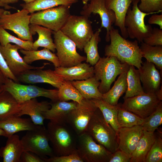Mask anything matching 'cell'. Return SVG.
<instances>
[{
  "label": "cell",
  "instance_id": "7dc6e473",
  "mask_svg": "<svg viewBox=\"0 0 162 162\" xmlns=\"http://www.w3.org/2000/svg\"><path fill=\"white\" fill-rule=\"evenodd\" d=\"M20 162H45L44 159L37 154L27 151L22 153Z\"/></svg>",
  "mask_w": 162,
  "mask_h": 162
},
{
  "label": "cell",
  "instance_id": "836d02e7",
  "mask_svg": "<svg viewBox=\"0 0 162 162\" xmlns=\"http://www.w3.org/2000/svg\"><path fill=\"white\" fill-rule=\"evenodd\" d=\"M140 48L142 57L154 64L162 73V46H151L142 42Z\"/></svg>",
  "mask_w": 162,
  "mask_h": 162
},
{
  "label": "cell",
  "instance_id": "83f0119b",
  "mask_svg": "<svg viewBox=\"0 0 162 162\" xmlns=\"http://www.w3.org/2000/svg\"><path fill=\"white\" fill-rule=\"evenodd\" d=\"M127 72L119 75L112 88L106 93L102 94V100L112 105L118 104L119 98L126 92L127 89Z\"/></svg>",
  "mask_w": 162,
  "mask_h": 162
},
{
  "label": "cell",
  "instance_id": "484cf974",
  "mask_svg": "<svg viewBox=\"0 0 162 162\" xmlns=\"http://www.w3.org/2000/svg\"><path fill=\"white\" fill-rule=\"evenodd\" d=\"M30 32L32 35L37 33L38 39L33 42L34 50H38L39 47H43L53 52L56 50V46L52 37L53 31L42 26L35 24L30 25Z\"/></svg>",
  "mask_w": 162,
  "mask_h": 162
},
{
  "label": "cell",
  "instance_id": "7402d4cb",
  "mask_svg": "<svg viewBox=\"0 0 162 162\" xmlns=\"http://www.w3.org/2000/svg\"><path fill=\"white\" fill-rule=\"evenodd\" d=\"M38 126L31 119L22 118L16 115L0 120V128L5 132L7 138L20 131L34 129Z\"/></svg>",
  "mask_w": 162,
  "mask_h": 162
},
{
  "label": "cell",
  "instance_id": "5bb4252c",
  "mask_svg": "<svg viewBox=\"0 0 162 162\" xmlns=\"http://www.w3.org/2000/svg\"><path fill=\"white\" fill-rule=\"evenodd\" d=\"M22 49L17 45L8 44L5 46L0 44V51L10 70L16 76L29 70L43 69L46 64L41 67H35L27 64L20 55L18 50Z\"/></svg>",
  "mask_w": 162,
  "mask_h": 162
},
{
  "label": "cell",
  "instance_id": "d6986e66",
  "mask_svg": "<svg viewBox=\"0 0 162 162\" xmlns=\"http://www.w3.org/2000/svg\"><path fill=\"white\" fill-rule=\"evenodd\" d=\"M51 107V103L38 102L36 98L30 99L20 104V110L17 116H29L33 122L37 125H44V113Z\"/></svg>",
  "mask_w": 162,
  "mask_h": 162
},
{
  "label": "cell",
  "instance_id": "9c48e42d",
  "mask_svg": "<svg viewBox=\"0 0 162 162\" xmlns=\"http://www.w3.org/2000/svg\"><path fill=\"white\" fill-rule=\"evenodd\" d=\"M24 9L13 14L4 10L0 16V26L13 31L22 40L33 41L29 27L30 15Z\"/></svg>",
  "mask_w": 162,
  "mask_h": 162
},
{
  "label": "cell",
  "instance_id": "603a6c76",
  "mask_svg": "<svg viewBox=\"0 0 162 162\" xmlns=\"http://www.w3.org/2000/svg\"><path fill=\"white\" fill-rule=\"evenodd\" d=\"M133 0H104L106 8L115 13L116 16L115 25L119 28L122 37L125 39L128 36L124 22L127 10Z\"/></svg>",
  "mask_w": 162,
  "mask_h": 162
},
{
  "label": "cell",
  "instance_id": "9f6ffc18",
  "mask_svg": "<svg viewBox=\"0 0 162 162\" xmlns=\"http://www.w3.org/2000/svg\"><path fill=\"white\" fill-rule=\"evenodd\" d=\"M83 4L84 5H86L88 3V2L90 0H82Z\"/></svg>",
  "mask_w": 162,
  "mask_h": 162
},
{
  "label": "cell",
  "instance_id": "6f0895ef",
  "mask_svg": "<svg viewBox=\"0 0 162 162\" xmlns=\"http://www.w3.org/2000/svg\"><path fill=\"white\" fill-rule=\"evenodd\" d=\"M4 10V9L2 8L0 9V16L3 13Z\"/></svg>",
  "mask_w": 162,
  "mask_h": 162
},
{
  "label": "cell",
  "instance_id": "7c38bea8",
  "mask_svg": "<svg viewBox=\"0 0 162 162\" xmlns=\"http://www.w3.org/2000/svg\"><path fill=\"white\" fill-rule=\"evenodd\" d=\"M121 107L144 119L152 114L162 101L156 93H144L124 100Z\"/></svg>",
  "mask_w": 162,
  "mask_h": 162
},
{
  "label": "cell",
  "instance_id": "cb8c5ba5",
  "mask_svg": "<svg viewBox=\"0 0 162 162\" xmlns=\"http://www.w3.org/2000/svg\"><path fill=\"white\" fill-rule=\"evenodd\" d=\"M8 138L5 145L0 149V156L4 162H20L24 151L19 136L14 134Z\"/></svg>",
  "mask_w": 162,
  "mask_h": 162
},
{
  "label": "cell",
  "instance_id": "db71d44e",
  "mask_svg": "<svg viewBox=\"0 0 162 162\" xmlns=\"http://www.w3.org/2000/svg\"><path fill=\"white\" fill-rule=\"evenodd\" d=\"M2 136L6 137V135L3 130L0 128V136Z\"/></svg>",
  "mask_w": 162,
  "mask_h": 162
},
{
  "label": "cell",
  "instance_id": "816d5d0a",
  "mask_svg": "<svg viewBox=\"0 0 162 162\" xmlns=\"http://www.w3.org/2000/svg\"><path fill=\"white\" fill-rule=\"evenodd\" d=\"M18 0H0V2L3 4L8 5L10 4H14L18 2Z\"/></svg>",
  "mask_w": 162,
  "mask_h": 162
},
{
  "label": "cell",
  "instance_id": "60d3db41",
  "mask_svg": "<svg viewBox=\"0 0 162 162\" xmlns=\"http://www.w3.org/2000/svg\"><path fill=\"white\" fill-rule=\"evenodd\" d=\"M162 124V102L156 110L150 116L144 119L141 125L143 130L154 133L158 127Z\"/></svg>",
  "mask_w": 162,
  "mask_h": 162
},
{
  "label": "cell",
  "instance_id": "3957f363",
  "mask_svg": "<svg viewBox=\"0 0 162 162\" xmlns=\"http://www.w3.org/2000/svg\"><path fill=\"white\" fill-rule=\"evenodd\" d=\"M94 76L100 80L98 88L102 94L106 93L117 76L128 70L130 65L122 63L113 56L100 57L94 65Z\"/></svg>",
  "mask_w": 162,
  "mask_h": 162
},
{
  "label": "cell",
  "instance_id": "ac0fdd59",
  "mask_svg": "<svg viewBox=\"0 0 162 162\" xmlns=\"http://www.w3.org/2000/svg\"><path fill=\"white\" fill-rule=\"evenodd\" d=\"M138 69L141 82L145 93H156L160 88V73L153 63L146 61Z\"/></svg>",
  "mask_w": 162,
  "mask_h": 162
},
{
  "label": "cell",
  "instance_id": "d590c367",
  "mask_svg": "<svg viewBox=\"0 0 162 162\" xmlns=\"http://www.w3.org/2000/svg\"><path fill=\"white\" fill-rule=\"evenodd\" d=\"M2 88L9 92L19 104L31 99L23 85L16 82L9 78H6Z\"/></svg>",
  "mask_w": 162,
  "mask_h": 162
},
{
  "label": "cell",
  "instance_id": "ba28073f",
  "mask_svg": "<svg viewBox=\"0 0 162 162\" xmlns=\"http://www.w3.org/2000/svg\"><path fill=\"white\" fill-rule=\"evenodd\" d=\"M140 0H133L132 9L130 7L125 17L124 24L128 37L136 39L140 43L150 35L153 28L150 25H146L145 17L151 14L141 11L138 7Z\"/></svg>",
  "mask_w": 162,
  "mask_h": 162
},
{
  "label": "cell",
  "instance_id": "c3c4849f",
  "mask_svg": "<svg viewBox=\"0 0 162 162\" xmlns=\"http://www.w3.org/2000/svg\"><path fill=\"white\" fill-rule=\"evenodd\" d=\"M131 158L124 152L118 149L114 153L109 162H130Z\"/></svg>",
  "mask_w": 162,
  "mask_h": 162
},
{
  "label": "cell",
  "instance_id": "e0dca14e",
  "mask_svg": "<svg viewBox=\"0 0 162 162\" xmlns=\"http://www.w3.org/2000/svg\"><path fill=\"white\" fill-rule=\"evenodd\" d=\"M143 130L141 125L130 128H120L117 132L118 149L124 152L131 158L142 134Z\"/></svg>",
  "mask_w": 162,
  "mask_h": 162
},
{
  "label": "cell",
  "instance_id": "e575fe53",
  "mask_svg": "<svg viewBox=\"0 0 162 162\" xmlns=\"http://www.w3.org/2000/svg\"><path fill=\"white\" fill-rule=\"evenodd\" d=\"M101 32L100 28L98 29L83 48L86 55V62L92 66L94 65L100 58L98 51V45L100 40L99 35Z\"/></svg>",
  "mask_w": 162,
  "mask_h": 162
},
{
  "label": "cell",
  "instance_id": "8fae6325",
  "mask_svg": "<svg viewBox=\"0 0 162 162\" xmlns=\"http://www.w3.org/2000/svg\"><path fill=\"white\" fill-rule=\"evenodd\" d=\"M52 32L56 55L60 66L70 67L86 60V57L80 55L77 52L75 43L61 30Z\"/></svg>",
  "mask_w": 162,
  "mask_h": 162
},
{
  "label": "cell",
  "instance_id": "277c9868",
  "mask_svg": "<svg viewBox=\"0 0 162 162\" xmlns=\"http://www.w3.org/2000/svg\"><path fill=\"white\" fill-rule=\"evenodd\" d=\"M65 123L50 121L47 124L49 140L53 152L57 156L76 152L77 145L75 140Z\"/></svg>",
  "mask_w": 162,
  "mask_h": 162
},
{
  "label": "cell",
  "instance_id": "4dcf8cb0",
  "mask_svg": "<svg viewBox=\"0 0 162 162\" xmlns=\"http://www.w3.org/2000/svg\"><path fill=\"white\" fill-rule=\"evenodd\" d=\"M20 51L24 55L23 59L28 64H30L37 60H44L51 62L55 67L60 66L59 61L56 54L48 49L44 48L39 50H27L21 49Z\"/></svg>",
  "mask_w": 162,
  "mask_h": 162
},
{
  "label": "cell",
  "instance_id": "f5cc1de1",
  "mask_svg": "<svg viewBox=\"0 0 162 162\" xmlns=\"http://www.w3.org/2000/svg\"><path fill=\"white\" fill-rule=\"evenodd\" d=\"M0 7H3L5 9H17L16 8L10 6L9 5L4 4L0 2Z\"/></svg>",
  "mask_w": 162,
  "mask_h": 162
},
{
  "label": "cell",
  "instance_id": "2e32d148",
  "mask_svg": "<svg viewBox=\"0 0 162 162\" xmlns=\"http://www.w3.org/2000/svg\"><path fill=\"white\" fill-rule=\"evenodd\" d=\"M43 69L29 70L17 76L19 82L36 84L46 83L58 89L65 81L62 77L54 70L51 69L43 70Z\"/></svg>",
  "mask_w": 162,
  "mask_h": 162
},
{
  "label": "cell",
  "instance_id": "f35d334b",
  "mask_svg": "<svg viewBox=\"0 0 162 162\" xmlns=\"http://www.w3.org/2000/svg\"><path fill=\"white\" fill-rule=\"evenodd\" d=\"M23 86L30 99L42 97L50 99L52 102L59 100L58 90L46 89L31 85Z\"/></svg>",
  "mask_w": 162,
  "mask_h": 162
},
{
  "label": "cell",
  "instance_id": "30bf717a",
  "mask_svg": "<svg viewBox=\"0 0 162 162\" xmlns=\"http://www.w3.org/2000/svg\"><path fill=\"white\" fill-rule=\"evenodd\" d=\"M76 152L86 162H109L112 155L86 132L78 135Z\"/></svg>",
  "mask_w": 162,
  "mask_h": 162
},
{
  "label": "cell",
  "instance_id": "681fc988",
  "mask_svg": "<svg viewBox=\"0 0 162 162\" xmlns=\"http://www.w3.org/2000/svg\"><path fill=\"white\" fill-rule=\"evenodd\" d=\"M150 24H157L159 25L160 29H162V14H153L151 16L148 21Z\"/></svg>",
  "mask_w": 162,
  "mask_h": 162
},
{
  "label": "cell",
  "instance_id": "7bdbcfd3",
  "mask_svg": "<svg viewBox=\"0 0 162 162\" xmlns=\"http://www.w3.org/2000/svg\"><path fill=\"white\" fill-rule=\"evenodd\" d=\"M138 5L142 12L151 14L162 11V0H140Z\"/></svg>",
  "mask_w": 162,
  "mask_h": 162
},
{
  "label": "cell",
  "instance_id": "ffe728a7",
  "mask_svg": "<svg viewBox=\"0 0 162 162\" xmlns=\"http://www.w3.org/2000/svg\"><path fill=\"white\" fill-rule=\"evenodd\" d=\"M54 71L65 81L85 80L94 76V67L86 63L69 67H55Z\"/></svg>",
  "mask_w": 162,
  "mask_h": 162
},
{
  "label": "cell",
  "instance_id": "ee69618b",
  "mask_svg": "<svg viewBox=\"0 0 162 162\" xmlns=\"http://www.w3.org/2000/svg\"><path fill=\"white\" fill-rule=\"evenodd\" d=\"M143 42L151 46H162V30L154 28L151 34L144 39Z\"/></svg>",
  "mask_w": 162,
  "mask_h": 162
},
{
  "label": "cell",
  "instance_id": "ab89813d",
  "mask_svg": "<svg viewBox=\"0 0 162 162\" xmlns=\"http://www.w3.org/2000/svg\"><path fill=\"white\" fill-rule=\"evenodd\" d=\"M33 42L32 41L23 40L14 36L0 26V44L2 46L13 43L24 50H34L33 46Z\"/></svg>",
  "mask_w": 162,
  "mask_h": 162
},
{
  "label": "cell",
  "instance_id": "4fadbf2b",
  "mask_svg": "<svg viewBox=\"0 0 162 162\" xmlns=\"http://www.w3.org/2000/svg\"><path fill=\"white\" fill-rule=\"evenodd\" d=\"M98 108L91 99L83 98L69 113L66 122L78 135L85 132L89 121Z\"/></svg>",
  "mask_w": 162,
  "mask_h": 162
},
{
  "label": "cell",
  "instance_id": "680465c9",
  "mask_svg": "<svg viewBox=\"0 0 162 162\" xmlns=\"http://www.w3.org/2000/svg\"><path fill=\"white\" fill-rule=\"evenodd\" d=\"M3 90V89L2 88H0V92H1Z\"/></svg>",
  "mask_w": 162,
  "mask_h": 162
},
{
  "label": "cell",
  "instance_id": "f907efd6",
  "mask_svg": "<svg viewBox=\"0 0 162 162\" xmlns=\"http://www.w3.org/2000/svg\"><path fill=\"white\" fill-rule=\"evenodd\" d=\"M7 78L0 69V88H2Z\"/></svg>",
  "mask_w": 162,
  "mask_h": 162
},
{
  "label": "cell",
  "instance_id": "11a10c76",
  "mask_svg": "<svg viewBox=\"0 0 162 162\" xmlns=\"http://www.w3.org/2000/svg\"><path fill=\"white\" fill-rule=\"evenodd\" d=\"M25 2L26 4H28L33 2L37 0H22Z\"/></svg>",
  "mask_w": 162,
  "mask_h": 162
},
{
  "label": "cell",
  "instance_id": "f546056e",
  "mask_svg": "<svg viewBox=\"0 0 162 162\" xmlns=\"http://www.w3.org/2000/svg\"><path fill=\"white\" fill-rule=\"evenodd\" d=\"M20 110V104L9 92L3 89L0 92V120L17 115Z\"/></svg>",
  "mask_w": 162,
  "mask_h": 162
},
{
  "label": "cell",
  "instance_id": "f1b7e54d",
  "mask_svg": "<svg viewBox=\"0 0 162 162\" xmlns=\"http://www.w3.org/2000/svg\"><path fill=\"white\" fill-rule=\"evenodd\" d=\"M100 110L106 122L113 128L117 134L121 128L117 120L118 108L121 104L112 105L101 99H91Z\"/></svg>",
  "mask_w": 162,
  "mask_h": 162
},
{
  "label": "cell",
  "instance_id": "7a4b0ae2",
  "mask_svg": "<svg viewBox=\"0 0 162 162\" xmlns=\"http://www.w3.org/2000/svg\"><path fill=\"white\" fill-rule=\"evenodd\" d=\"M97 143L112 153L118 149L117 134L104 119L98 108L88 124L86 131Z\"/></svg>",
  "mask_w": 162,
  "mask_h": 162
},
{
  "label": "cell",
  "instance_id": "b9f144b4",
  "mask_svg": "<svg viewBox=\"0 0 162 162\" xmlns=\"http://www.w3.org/2000/svg\"><path fill=\"white\" fill-rule=\"evenodd\" d=\"M162 162V139L156 136L155 140L146 157L144 162Z\"/></svg>",
  "mask_w": 162,
  "mask_h": 162
},
{
  "label": "cell",
  "instance_id": "4316f807",
  "mask_svg": "<svg viewBox=\"0 0 162 162\" xmlns=\"http://www.w3.org/2000/svg\"><path fill=\"white\" fill-rule=\"evenodd\" d=\"M155 137L154 133L143 130L142 134L131 155L130 162H144Z\"/></svg>",
  "mask_w": 162,
  "mask_h": 162
},
{
  "label": "cell",
  "instance_id": "6da1fadb",
  "mask_svg": "<svg viewBox=\"0 0 162 162\" xmlns=\"http://www.w3.org/2000/svg\"><path fill=\"white\" fill-rule=\"evenodd\" d=\"M110 43L106 46L104 55L113 56L122 63H126L139 69L143 62L138 41H130L119 33L118 30L112 26L109 32Z\"/></svg>",
  "mask_w": 162,
  "mask_h": 162
},
{
  "label": "cell",
  "instance_id": "44dd1931",
  "mask_svg": "<svg viewBox=\"0 0 162 162\" xmlns=\"http://www.w3.org/2000/svg\"><path fill=\"white\" fill-rule=\"evenodd\" d=\"M77 103L59 100L51 102L50 108L45 112V119L57 123H65L69 112L75 109Z\"/></svg>",
  "mask_w": 162,
  "mask_h": 162
},
{
  "label": "cell",
  "instance_id": "f6af8a7d",
  "mask_svg": "<svg viewBox=\"0 0 162 162\" xmlns=\"http://www.w3.org/2000/svg\"><path fill=\"white\" fill-rule=\"evenodd\" d=\"M43 159L45 162H83L77 152L68 155L54 156Z\"/></svg>",
  "mask_w": 162,
  "mask_h": 162
},
{
  "label": "cell",
  "instance_id": "1f68e13d",
  "mask_svg": "<svg viewBox=\"0 0 162 162\" xmlns=\"http://www.w3.org/2000/svg\"><path fill=\"white\" fill-rule=\"evenodd\" d=\"M127 87L123 97L124 100L145 92L141 84L139 70L133 65H130L127 72Z\"/></svg>",
  "mask_w": 162,
  "mask_h": 162
},
{
  "label": "cell",
  "instance_id": "d6a6232c",
  "mask_svg": "<svg viewBox=\"0 0 162 162\" xmlns=\"http://www.w3.org/2000/svg\"><path fill=\"white\" fill-rule=\"evenodd\" d=\"M78 0H37L28 4H20L22 9L27 10L29 13L32 14L36 11H39L63 5L69 7Z\"/></svg>",
  "mask_w": 162,
  "mask_h": 162
},
{
  "label": "cell",
  "instance_id": "d4e9b609",
  "mask_svg": "<svg viewBox=\"0 0 162 162\" xmlns=\"http://www.w3.org/2000/svg\"><path fill=\"white\" fill-rule=\"evenodd\" d=\"M70 82L84 98L101 99L102 94L98 88L100 82L94 76L86 80Z\"/></svg>",
  "mask_w": 162,
  "mask_h": 162
},
{
  "label": "cell",
  "instance_id": "8d00e7d4",
  "mask_svg": "<svg viewBox=\"0 0 162 162\" xmlns=\"http://www.w3.org/2000/svg\"><path fill=\"white\" fill-rule=\"evenodd\" d=\"M58 91V99L60 101H67L72 100L80 104L84 98L70 81H65Z\"/></svg>",
  "mask_w": 162,
  "mask_h": 162
},
{
  "label": "cell",
  "instance_id": "9a60e30c",
  "mask_svg": "<svg viewBox=\"0 0 162 162\" xmlns=\"http://www.w3.org/2000/svg\"><path fill=\"white\" fill-rule=\"evenodd\" d=\"M92 14H98L101 20L100 27L105 28L106 32L105 40L110 41L109 32L116 20V16L114 12L108 9L106 7L104 0H90L89 3L84 5L80 14L81 15L89 18Z\"/></svg>",
  "mask_w": 162,
  "mask_h": 162
},
{
  "label": "cell",
  "instance_id": "5b68a950",
  "mask_svg": "<svg viewBox=\"0 0 162 162\" xmlns=\"http://www.w3.org/2000/svg\"><path fill=\"white\" fill-rule=\"evenodd\" d=\"M61 31L81 50L94 34L88 17L82 15H70Z\"/></svg>",
  "mask_w": 162,
  "mask_h": 162
},
{
  "label": "cell",
  "instance_id": "bcb514c9",
  "mask_svg": "<svg viewBox=\"0 0 162 162\" xmlns=\"http://www.w3.org/2000/svg\"><path fill=\"white\" fill-rule=\"evenodd\" d=\"M0 69L6 77L11 79L16 82L19 83L20 82L16 77L10 70L0 51Z\"/></svg>",
  "mask_w": 162,
  "mask_h": 162
},
{
  "label": "cell",
  "instance_id": "8992f818",
  "mask_svg": "<svg viewBox=\"0 0 162 162\" xmlns=\"http://www.w3.org/2000/svg\"><path fill=\"white\" fill-rule=\"evenodd\" d=\"M23 151L34 153L44 159L54 156L50 146L46 128L38 125L34 129L27 131L20 139Z\"/></svg>",
  "mask_w": 162,
  "mask_h": 162
},
{
  "label": "cell",
  "instance_id": "52a82bcc",
  "mask_svg": "<svg viewBox=\"0 0 162 162\" xmlns=\"http://www.w3.org/2000/svg\"><path fill=\"white\" fill-rule=\"evenodd\" d=\"M70 8L61 5L31 14L30 24L40 26L54 32L61 30L71 15Z\"/></svg>",
  "mask_w": 162,
  "mask_h": 162
},
{
  "label": "cell",
  "instance_id": "74e56055",
  "mask_svg": "<svg viewBox=\"0 0 162 162\" xmlns=\"http://www.w3.org/2000/svg\"><path fill=\"white\" fill-rule=\"evenodd\" d=\"M119 107L117 116L118 123L120 127L130 128L141 125L144 119L133 113Z\"/></svg>",
  "mask_w": 162,
  "mask_h": 162
}]
</instances>
